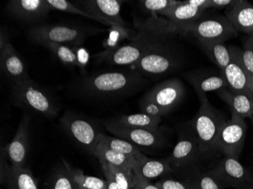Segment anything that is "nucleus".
Here are the masks:
<instances>
[{
    "instance_id": "nucleus-3",
    "label": "nucleus",
    "mask_w": 253,
    "mask_h": 189,
    "mask_svg": "<svg viewBox=\"0 0 253 189\" xmlns=\"http://www.w3.org/2000/svg\"><path fill=\"white\" fill-rule=\"evenodd\" d=\"M105 30L73 24H51L32 26L27 31L28 39L36 45L44 42L64 44L74 47L83 45L87 38Z\"/></svg>"
},
{
    "instance_id": "nucleus-40",
    "label": "nucleus",
    "mask_w": 253,
    "mask_h": 189,
    "mask_svg": "<svg viewBox=\"0 0 253 189\" xmlns=\"http://www.w3.org/2000/svg\"><path fill=\"white\" fill-rule=\"evenodd\" d=\"M133 172L134 173L136 180L134 189H160L156 185L151 184L150 182L143 178L136 170H133Z\"/></svg>"
},
{
    "instance_id": "nucleus-10",
    "label": "nucleus",
    "mask_w": 253,
    "mask_h": 189,
    "mask_svg": "<svg viewBox=\"0 0 253 189\" xmlns=\"http://www.w3.org/2000/svg\"><path fill=\"white\" fill-rule=\"evenodd\" d=\"M247 132V125L244 119L231 116V120H225L220 127L215 149L224 156L238 159L244 148Z\"/></svg>"
},
{
    "instance_id": "nucleus-31",
    "label": "nucleus",
    "mask_w": 253,
    "mask_h": 189,
    "mask_svg": "<svg viewBox=\"0 0 253 189\" xmlns=\"http://www.w3.org/2000/svg\"><path fill=\"white\" fill-rule=\"evenodd\" d=\"M43 189H77L70 173L65 165L56 167L51 173Z\"/></svg>"
},
{
    "instance_id": "nucleus-5",
    "label": "nucleus",
    "mask_w": 253,
    "mask_h": 189,
    "mask_svg": "<svg viewBox=\"0 0 253 189\" xmlns=\"http://www.w3.org/2000/svg\"><path fill=\"white\" fill-rule=\"evenodd\" d=\"M184 95V86L177 78L159 82L140 99L141 113L163 117L174 109Z\"/></svg>"
},
{
    "instance_id": "nucleus-47",
    "label": "nucleus",
    "mask_w": 253,
    "mask_h": 189,
    "mask_svg": "<svg viewBox=\"0 0 253 189\" xmlns=\"http://www.w3.org/2000/svg\"><path fill=\"white\" fill-rule=\"evenodd\" d=\"M252 119H253V113H252Z\"/></svg>"
},
{
    "instance_id": "nucleus-17",
    "label": "nucleus",
    "mask_w": 253,
    "mask_h": 189,
    "mask_svg": "<svg viewBox=\"0 0 253 189\" xmlns=\"http://www.w3.org/2000/svg\"><path fill=\"white\" fill-rule=\"evenodd\" d=\"M231 62L221 72L227 82V88L233 92H247L253 95V82L243 65L240 56V49L232 46Z\"/></svg>"
},
{
    "instance_id": "nucleus-29",
    "label": "nucleus",
    "mask_w": 253,
    "mask_h": 189,
    "mask_svg": "<svg viewBox=\"0 0 253 189\" xmlns=\"http://www.w3.org/2000/svg\"><path fill=\"white\" fill-rule=\"evenodd\" d=\"M99 143L115 151L136 157V160L143 155V153L140 152L137 146L135 145L120 138L106 136L104 133H101L99 135Z\"/></svg>"
},
{
    "instance_id": "nucleus-24",
    "label": "nucleus",
    "mask_w": 253,
    "mask_h": 189,
    "mask_svg": "<svg viewBox=\"0 0 253 189\" xmlns=\"http://www.w3.org/2000/svg\"><path fill=\"white\" fill-rule=\"evenodd\" d=\"M94 156L99 159V161L106 162L115 167L126 170H133L137 163L136 157L115 151L101 143L98 144Z\"/></svg>"
},
{
    "instance_id": "nucleus-44",
    "label": "nucleus",
    "mask_w": 253,
    "mask_h": 189,
    "mask_svg": "<svg viewBox=\"0 0 253 189\" xmlns=\"http://www.w3.org/2000/svg\"><path fill=\"white\" fill-rule=\"evenodd\" d=\"M237 189H253V175L250 172V180H249L248 183L245 186H243V187Z\"/></svg>"
},
{
    "instance_id": "nucleus-26",
    "label": "nucleus",
    "mask_w": 253,
    "mask_h": 189,
    "mask_svg": "<svg viewBox=\"0 0 253 189\" xmlns=\"http://www.w3.org/2000/svg\"><path fill=\"white\" fill-rule=\"evenodd\" d=\"M112 121L125 126L132 127L143 128L157 131L159 130V124L162 122V117L150 116L146 113H135V114L123 115L116 119H112Z\"/></svg>"
},
{
    "instance_id": "nucleus-45",
    "label": "nucleus",
    "mask_w": 253,
    "mask_h": 189,
    "mask_svg": "<svg viewBox=\"0 0 253 189\" xmlns=\"http://www.w3.org/2000/svg\"><path fill=\"white\" fill-rule=\"evenodd\" d=\"M246 43L248 44V45H250V48H251L252 50H253V38L250 37V38L247 39Z\"/></svg>"
},
{
    "instance_id": "nucleus-34",
    "label": "nucleus",
    "mask_w": 253,
    "mask_h": 189,
    "mask_svg": "<svg viewBox=\"0 0 253 189\" xmlns=\"http://www.w3.org/2000/svg\"><path fill=\"white\" fill-rule=\"evenodd\" d=\"M142 9L151 15H159L180 3L177 0H143L139 1Z\"/></svg>"
},
{
    "instance_id": "nucleus-1",
    "label": "nucleus",
    "mask_w": 253,
    "mask_h": 189,
    "mask_svg": "<svg viewBox=\"0 0 253 189\" xmlns=\"http://www.w3.org/2000/svg\"><path fill=\"white\" fill-rule=\"evenodd\" d=\"M148 83L134 70L107 71L86 75L74 84V92L86 99H116L139 92Z\"/></svg>"
},
{
    "instance_id": "nucleus-16",
    "label": "nucleus",
    "mask_w": 253,
    "mask_h": 189,
    "mask_svg": "<svg viewBox=\"0 0 253 189\" xmlns=\"http://www.w3.org/2000/svg\"><path fill=\"white\" fill-rule=\"evenodd\" d=\"M30 121L31 117L28 113L23 115L13 139L1 148L12 166L25 167L29 146Z\"/></svg>"
},
{
    "instance_id": "nucleus-27",
    "label": "nucleus",
    "mask_w": 253,
    "mask_h": 189,
    "mask_svg": "<svg viewBox=\"0 0 253 189\" xmlns=\"http://www.w3.org/2000/svg\"><path fill=\"white\" fill-rule=\"evenodd\" d=\"M108 38L103 42V48L105 50L100 52L101 54H109L116 51L121 46V42L125 39L132 40L136 35L137 31H132L126 26L114 25L109 30Z\"/></svg>"
},
{
    "instance_id": "nucleus-22",
    "label": "nucleus",
    "mask_w": 253,
    "mask_h": 189,
    "mask_svg": "<svg viewBox=\"0 0 253 189\" xmlns=\"http://www.w3.org/2000/svg\"><path fill=\"white\" fill-rule=\"evenodd\" d=\"M0 183L5 185L7 189H40L36 179L29 169L11 164L8 173Z\"/></svg>"
},
{
    "instance_id": "nucleus-13",
    "label": "nucleus",
    "mask_w": 253,
    "mask_h": 189,
    "mask_svg": "<svg viewBox=\"0 0 253 189\" xmlns=\"http://www.w3.org/2000/svg\"><path fill=\"white\" fill-rule=\"evenodd\" d=\"M207 173L224 189H240L250 180V172L238 159L228 156H224L218 164Z\"/></svg>"
},
{
    "instance_id": "nucleus-11",
    "label": "nucleus",
    "mask_w": 253,
    "mask_h": 189,
    "mask_svg": "<svg viewBox=\"0 0 253 189\" xmlns=\"http://www.w3.org/2000/svg\"><path fill=\"white\" fill-rule=\"evenodd\" d=\"M103 124L109 133L135 146L158 148L163 146L165 143L164 136L160 130L155 131L143 128L125 126L111 120H106Z\"/></svg>"
},
{
    "instance_id": "nucleus-19",
    "label": "nucleus",
    "mask_w": 253,
    "mask_h": 189,
    "mask_svg": "<svg viewBox=\"0 0 253 189\" xmlns=\"http://www.w3.org/2000/svg\"><path fill=\"white\" fill-rule=\"evenodd\" d=\"M200 153L202 151L194 133L193 135H183L179 139L167 160L174 171V169L186 167L192 163Z\"/></svg>"
},
{
    "instance_id": "nucleus-30",
    "label": "nucleus",
    "mask_w": 253,
    "mask_h": 189,
    "mask_svg": "<svg viewBox=\"0 0 253 189\" xmlns=\"http://www.w3.org/2000/svg\"><path fill=\"white\" fill-rule=\"evenodd\" d=\"M40 45L48 49L57 60L59 61L65 66L68 68L78 67L76 55L73 47L53 42H44Z\"/></svg>"
},
{
    "instance_id": "nucleus-18",
    "label": "nucleus",
    "mask_w": 253,
    "mask_h": 189,
    "mask_svg": "<svg viewBox=\"0 0 253 189\" xmlns=\"http://www.w3.org/2000/svg\"><path fill=\"white\" fill-rule=\"evenodd\" d=\"M0 68L2 76L11 86L30 79L25 62L11 42L0 51Z\"/></svg>"
},
{
    "instance_id": "nucleus-38",
    "label": "nucleus",
    "mask_w": 253,
    "mask_h": 189,
    "mask_svg": "<svg viewBox=\"0 0 253 189\" xmlns=\"http://www.w3.org/2000/svg\"><path fill=\"white\" fill-rule=\"evenodd\" d=\"M160 189H195L187 181H178L170 178H163L156 183Z\"/></svg>"
},
{
    "instance_id": "nucleus-25",
    "label": "nucleus",
    "mask_w": 253,
    "mask_h": 189,
    "mask_svg": "<svg viewBox=\"0 0 253 189\" xmlns=\"http://www.w3.org/2000/svg\"><path fill=\"white\" fill-rule=\"evenodd\" d=\"M206 55L218 67L222 72L231 62L232 58V46L228 47L224 42H205L200 43Z\"/></svg>"
},
{
    "instance_id": "nucleus-23",
    "label": "nucleus",
    "mask_w": 253,
    "mask_h": 189,
    "mask_svg": "<svg viewBox=\"0 0 253 189\" xmlns=\"http://www.w3.org/2000/svg\"><path fill=\"white\" fill-rule=\"evenodd\" d=\"M133 170H136L143 178L149 182L151 180L166 176L173 172L167 159H150L144 154L137 159V163Z\"/></svg>"
},
{
    "instance_id": "nucleus-9",
    "label": "nucleus",
    "mask_w": 253,
    "mask_h": 189,
    "mask_svg": "<svg viewBox=\"0 0 253 189\" xmlns=\"http://www.w3.org/2000/svg\"><path fill=\"white\" fill-rule=\"evenodd\" d=\"M60 123L67 134L75 143L89 154L94 155L101 133L98 131L97 128L93 123L86 118L70 112H67L62 116Z\"/></svg>"
},
{
    "instance_id": "nucleus-14",
    "label": "nucleus",
    "mask_w": 253,
    "mask_h": 189,
    "mask_svg": "<svg viewBox=\"0 0 253 189\" xmlns=\"http://www.w3.org/2000/svg\"><path fill=\"white\" fill-rule=\"evenodd\" d=\"M52 11L46 0H11L5 5L9 16L27 25H41Z\"/></svg>"
},
{
    "instance_id": "nucleus-36",
    "label": "nucleus",
    "mask_w": 253,
    "mask_h": 189,
    "mask_svg": "<svg viewBox=\"0 0 253 189\" xmlns=\"http://www.w3.org/2000/svg\"><path fill=\"white\" fill-rule=\"evenodd\" d=\"M48 5L52 10H59L61 11H65L68 13L74 14V15H82L89 19L93 20L90 15L85 13L81 8H78L76 5L68 2L67 0H46Z\"/></svg>"
},
{
    "instance_id": "nucleus-28",
    "label": "nucleus",
    "mask_w": 253,
    "mask_h": 189,
    "mask_svg": "<svg viewBox=\"0 0 253 189\" xmlns=\"http://www.w3.org/2000/svg\"><path fill=\"white\" fill-rule=\"evenodd\" d=\"M62 162L70 173L77 189H107L106 180L95 176H86L82 170L73 168L65 160Z\"/></svg>"
},
{
    "instance_id": "nucleus-7",
    "label": "nucleus",
    "mask_w": 253,
    "mask_h": 189,
    "mask_svg": "<svg viewBox=\"0 0 253 189\" xmlns=\"http://www.w3.org/2000/svg\"><path fill=\"white\" fill-rule=\"evenodd\" d=\"M200 108L193 119L194 133L202 153L211 151L215 149L220 127L225 121L209 102L207 97L200 100Z\"/></svg>"
},
{
    "instance_id": "nucleus-42",
    "label": "nucleus",
    "mask_w": 253,
    "mask_h": 189,
    "mask_svg": "<svg viewBox=\"0 0 253 189\" xmlns=\"http://www.w3.org/2000/svg\"><path fill=\"white\" fill-rule=\"evenodd\" d=\"M102 167V171L104 173L105 177H106V181H107V189H122L116 182L114 181L113 177H112V173L109 171V169L105 166L104 164L100 163Z\"/></svg>"
},
{
    "instance_id": "nucleus-41",
    "label": "nucleus",
    "mask_w": 253,
    "mask_h": 189,
    "mask_svg": "<svg viewBox=\"0 0 253 189\" xmlns=\"http://www.w3.org/2000/svg\"><path fill=\"white\" fill-rule=\"evenodd\" d=\"M236 0H209L210 8H227L235 3Z\"/></svg>"
},
{
    "instance_id": "nucleus-20",
    "label": "nucleus",
    "mask_w": 253,
    "mask_h": 189,
    "mask_svg": "<svg viewBox=\"0 0 253 189\" xmlns=\"http://www.w3.org/2000/svg\"><path fill=\"white\" fill-rule=\"evenodd\" d=\"M225 17L237 32L250 34L253 31V5L244 0H236L235 3L225 9Z\"/></svg>"
},
{
    "instance_id": "nucleus-15",
    "label": "nucleus",
    "mask_w": 253,
    "mask_h": 189,
    "mask_svg": "<svg viewBox=\"0 0 253 189\" xmlns=\"http://www.w3.org/2000/svg\"><path fill=\"white\" fill-rule=\"evenodd\" d=\"M209 7V0H187L161 14L160 16L170 20L188 34L189 28L198 21Z\"/></svg>"
},
{
    "instance_id": "nucleus-8",
    "label": "nucleus",
    "mask_w": 253,
    "mask_h": 189,
    "mask_svg": "<svg viewBox=\"0 0 253 189\" xmlns=\"http://www.w3.org/2000/svg\"><path fill=\"white\" fill-rule=\"evenodd\" d=\"M191 34L200 43L224 42L236 38L237 31L234 29L225 16L217 15L210 17L202 16L189 28Z\"/></svg>"
},
{
    "instance_id": "nucleus-6",
    "label": "nucleus",
    "mask_w": 253,
    "mask_h": 189,
    "mask_svg": "<svg viewBox=\"0 0 253 189\" xmlns=\"http://www.w3.org/2000/svg\"><path fill=\"white\" fill-rule=\"evenodd\" d=\"M172 38L165 40L130 66L143 76H162L174 72L180 63L178 51L172 42Z\"/></svg>"
},
{
    "instance_id": "nucleus-35",
    "label": "nucleus",
    "mask_w": 253,
    "mask_h": 189,
    "mask_svg": "<svg viewBox=\"0 0 253 189\" xmlns=\"http://www.w3.org/2000/svg\"><path fill=\"white\" fill-rule=\"evenodd\" d=\"M195 189H224L207 172L185 180Z\"/></svg>"
},
{
    "instance_id": "nucleus-4",
    "label": "nucleus",
    "mask_w": 253,
    "mask_h": 189,
    "mask_svg": "<svg viewBox=\"0 0 253 189\" xmlns=\"http://www.w3.org/2000/svg\"><path fill=\"white\" fill-rule=\"evenodd\" d=\"M11 87V99L18 107L47 118L59 113V104L52 94L31 78Z\"/></svg>"
},
{
    "instance_id": "nucleus-21",
    "label": "nucleus",
    "mask_w": 253,
    "mask_h": 189,
    "mask_svg": "<svg viewBox=\"0 0 253 189\" xmlns=\"http://www.w3.org/2000/svg\"><path fill=\"white\" fill-rule=\"evenodd\" d=\"M217 94L228 105L232 116L242 119L252 118L253 95L247 92H233L228 88L217 91Z\"/></svg>"
},
{
    "instance_id": "nucleus-37",
    "label": "nucleus",
    "mask_w": 253,
    "mask_h": 189,
    "mask_svg": "<svg viewBox=\"0 0 253 189\" xmlns=\"http://www.w3.org/2000/svg\"><path fill=\"white\" fill-rule=\"evenodd\" d=\"M240 56L244 68L253 82V52L248 44L245 43L244 49H240Z\"/></svg>"
},
{
    "instance_id": "nucleus-2",
    "label": "nucleus",
    "mask_w": 253,
    "mask_h": 189,
    "mask_svg": "<svg viewBox=\"0 0 253 189\" xmlns=\"http://www.w3.org/2000/svg\"><path fill=\"white\" fill-rule=\"evenodd\" d=\"M136 29L138 30L136 35L130 42L121 45L116 51L106 55L99 52L95 55V58L99 62H106L108 65L132 66L159 44L174 37V35L162 34L146 28Z\"/></svg>"
},
{
    "instance_id": "nucleus-12",
    "label": "nucleus",
    "mask_w": 253,
    "mask_h": 189,
    "mask_svg": "<svg viewBox=\"0 0 253 189\" xmlns=\"http://www.w3.org/2000/svg\"><path fill=\"white\" fill-rule=\"evenodd\" d=\"M123 2L120 0H84L77 2V5L78 4V8L102 25L126 27L127 24L121 15Z\"/></svg>"
},
{
    "instance_id": "nucleus-33",
    "label": "nucleus",
    "mask_w": 253,
    "mask_h": 189,
    "mask_svg": "<svg viewBox=\"0 0 253 189\" xmlns=\"http://www.w3.org/2000/svg\"><path fill=\"white\" fill-rule=\"evenodd\" d=\"M104 164L112 173L114 181L122 189H134L136 185L135 175L133 170H126L122 167H115L106 162L99 161Z\"/></svg>"
},
{
    "instance_id": "nucleus-46",
    "label": "nucleus",
    "mask_w": 253,
    "mask_h": 189,
    "mask_svg": "<svg viewBox=\"0 0 253 189\" xmlns=\"http://www.w3.org/2000/svg\"><path fill=\"white\" fill-rule=\"evenodd\" d=\"M250 37H251V38H253V33H252V34H250Z\"/></svg>"
},
{
    "instance_id": "nucleus-43",
    "label": "nucleus",
    "mask_w": 253,
    "mask_h": 189,
    "mask_svg": "<svg viewBox=\"0 0 253 189\" xmlns=\"http://www.w3.org/2000/svg\"><path fill=\"white\" fill-rule=\"evenodd\" d=\"M8 43L10 42L8 31L2 27L0 29V51H2Z\"/></svg>"
},
{
    "instance_id": "nucleus-39",
    "label": "nucleus",
    "mask_w": 253,
    "mask_h": 189,
    "mask_svg": "<svg viewBox=\"0 0 253 189\" xmlns=\"http://www.w3.org/2000/svg\"><path fill=\"white\" fill-rule=\"evenodd\" d=\"M73 49L76 55L78 68L81 70L82 73H84L90 58L89 51L84 46V45H76L73 47Z\"/></svg>"
},
{
    "instance_id": "nucleus-32",
    "label": "nucleus",
    "mask_w": 253,
    "mask_h": 189,
    "mask_svg": "<svg viewBox=\"0 0 253 189\" xmlns=\"http://www.w3.org/2000/svg\"><path fill=\"white\" fill-rule=\"evenodd\" d=\"M192 83L198 94L200 100L206 98L207 92H213V91L217 92L224 88H227V82L222 75L206 76L200 79H193Z\"/></svg>"
}]
</instances>
